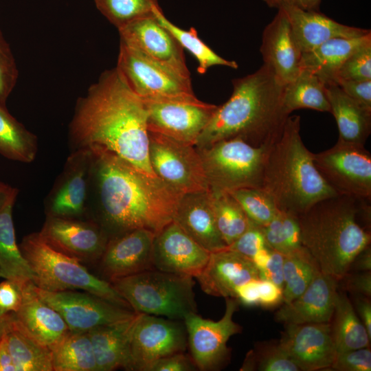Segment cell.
Segmentation results:
<instances>
[{
  "instance_id": "cell-41",
  "label": "cell",
  "mask_w": 371,
  "mask_h": 371,
  "mask_svg": "<svg viewBox=\"0 0 371 371\" xmlns=\"http://www.w3.org/2000/svg\"><path fill=\"white\" fill-rule=\"evenodd\" d=\"M243 371H300L283 349L280 341L258 343L246 355Z\"/></svg>"
},
{
  "instance_id": "cell-36",
  "label": "cell",
  "mask_w": 371,
  "mask_h": 371,
  "mask_svg": "<svg viewBox=\"0 0 371 371\" xmlns=\"http://www.w3.org/2000/svg\"><path fill=\"white\" fill-rule=\"evenodd\" d=\"M37 138L0 104V153L8 159L30 163L37 153Z\"/></svg>"
},
{
  "instance_id": "cell-42",
  "label": "cell",
  "mask_w": 371,
  "mask_h": 371,
  "mask_svg": "<svg viewBox=\"0 0 371 371\" xmlns=\"http://www.w3.org/2000/svg\"><path fill=\"white\" fill-rule=\"evenodd\" d=\"M99 11L117 30L137 19L155 15L158 0H95Z\"/></svg>"
},
{
  "instance_id": "cell-12",
  "label": "cell",
  "mask_w": 371,
  "mask_h": 371,
  "mask_svg": "<svg viewBox=\"0 0 371 371\" xmlns=\"http://www.w3.org/2000/svg\"><path fill=\"white\" fill-rule=\"evenodd\" d=\"M314 164L338 194L371 200V154L363 145L339 139L331 148L313 153Z\"/></svg>"
},
{
  "instance_id": "cell-57",
  "label": "cell",
  "mask_w": 371,
  "mask_h": 371,
  "mask_svg": "<svg viewBox=\"0 0 371 371\" xmlns=\"http://www.w3.org/2000/svg\"><path fill=\"white\" fill-rule=\"evenodd\" d=\"M371 271V248L370 245L362 250L351 263L350 271ZM348 271V272H349Z\"/></svg>"
},
{
  "instance_id": "cell-50",
  "label": "cell",
  "mask_w": 371,
  "mask_h": 371,
  "mask_svg": "<svg viewBox=\"0 0 371 371\" xmlns=\"http://www.w3.org/2000/svg\"><path fill=\"white\" fill-rule=\"evenodd\" d=\"M22 300L21 286L8 279L0 282V315L16 313Z\"/></svg>"
},
{
  "instance_id": "cell-5",
  "label": "cell",
  "mask_w": 371,
  "mask_h": 371,
  "mask_svg": "<svg viewBox=\"0 0 371 371\" xmlns=\"http://www.w3.org/2000/svg\"><path fill=\"white\" fill-rule=\"evenodd\" d=\"M260 188L282 212L298 216L319 201L337 195L317 170L300 136V117L289 115L278 140L269 146Z\"/></svg>"
},
{
  "instance_id": "cell-23",
  "label": "cell",
  "mask_w": 371,
  "mask_h": 371,
  "mask_svg": "<svg viewBox=\"0 0 371 371\" xmlns=\"http://www.w3.org/2000/svg\"><path fill=\"white\" fill-rule=\"evenodd\" d=\"M260 50L263 64L282 84L290 82L301 71L302 53L283 10L278 9L276 15L265 27Z\"/></svg>"
},
{
  "instance_id": "cell-9",
  "label": "cell",
  "mask_w": 371,
  "mask_h": 371,
  "mask_svg": "<svg viewBox=\"0 0 371 371\" xmlns=\"http://www.w3.org/2000/svg\"><path fill=\"white\" fill-rule=\"evenodd\" d=\"M116 67L131 89L144 101L197 103L191 79L146 57L120 41Z\"/></svg>"
},
{
  "instance_id": "cell-45",
  "label": "cell",
  "mask_w": 371,
  "mask_h": 371,
  "mask_svg": "<svg viewBox=\"0 0 371 371\" xmlns=\"http://www.w3.org/2000/svg\"><path fill=\"white\" fill-rule=\"evenodd\" d=\"M19 71L8 43L0 30V104L5 102L16 83Z\"/></svg>"
},
{
  "instance_id": "cell-16",
  "label": "cell",
  "mask_w": 371,
  "mask_h": 371,
  "mask_svg": "<svg viewBox=\"0 0 371 371\" xmlns=\"http://www.w3.org/2000/svg\"><path fill=\"white\" fill-rule=\"evenodd\" d=\"M39 234L55 249L80 261L99 260L109 239L93 222L55 216H47Z\"/></svg>"
},
{
  "instance_id": "cell-2",
  "label": "cell",
  "mask_w": 371,
  "mask_h": 371,
  "mask_svg": "<svg viewBox=\"0 0 371 371\" xmlns=\"http://www.w3.org/2000/svg\"><path fill=\"white\" fill-rule=\"evenodd\" d=\"M89 150L93 156L91 179L97 187L102 227L107 234L109 230L113 237L136 229L156 234L173 221L182 194L113 153Z\"/></svg>"
},
{
  "instance_id": "cell-10",
  "label": "cell",
  "mask_w": 371,
  "mask_h": 371,
  "mask_svg": "<svg viewBox=\"0 0 371 371\" xmlns=\"http://www.w3.org/2000/svg\"><path fill=\"white\" fill-rule=\"evenodd\" d=\"M148 157L157 177L182 194L210 191L197 148L148 131Z\"/></svg>"
},
{
  "instance_id": "cell-48",
  "label": "cell",
  "mask_w": 371,
  "mask_h": 371,
  "mask_svg": "<svg viewBox=\"0 0 371 371\" xmlns=\"http://www.w3.org/2000/svg\"><path fill=\"white\" fill-rule=\"evenodd\" d=\"M336 84L350 98L371 111V80H339Z\"/></svg>"
},
{
  "instance_id": "cell-20",
  "label": "cell",
  "mask_w": 371,
  "mask_h": 371,
  "mask_svg": "<svg viewBox=\"0 0 371 371\" xmlns=\"http://www.w3.org/2000/svg\"><path fill=\"white\" fill-rule=\"evenodd\" d=\"M279 341L302 371L329 370L337 354L330 322L286 324Z\"/></svg>"
},
{
  "instance_id": "cell-1",
  "label": "cell",
  "mask_w": 371,
  "mask_h": 371,
  "mask_svg": "<svg viewBox=\"0 0 371 371\" xmlns=\"http://www.w3.org/2000/svg\"><path fill=\"white\" fill-rule=\"evenodd\" d=\"M148 113L144 101L115 67L105 70L78 98L69 124L76 149L113 153L150 177Z\"/></svg>"
},
{
  "instance_id": "cell-46",
  "label": "cell",
  "mask_w": 371,
  "mask_h": 371,
  "mask_svg": "<svg viewBox=\"0 0 371 371\" xmlns=\"http://www.w3.org/2000/svg\"><path fill=\"white\" fill-rule=\"evenodd\" d=\"M370 371L371 350L370 347L338 352L329 370Z\"/></svg>"
},
{
  "instance_id": "cell-8",
  "label": "cell",
  "mask_w": 371,
  "mask_h": 371,
  "mask_svg": "<svg viewBox=\"0 0 371 371\" xmlns=\"http://www.w3.org/2000/svg\"><path fill=\"white\" fill-rule=\"evenodd\" d=\"M267 147H255L239 137L197 148L212 192L230 193L245 188H260Z\"/></svg>"
},
{
  "instance_id": "cell-47",
  "label": "cell",
  "mask_w": 371,
  "mask_h": 371,
  "mask_svg": "<svg viewBox=\"0 0 371 371\" xmlns=\"http://www.w3.org/2000/svg\"><path fill=\"white\" fill-rule=\"evenodd\" d=\"M268 247L260 227L250 221L247 229L227 248L251 260L258 252Z\"/></svg>"
},
{
  "instance_id": "cell-27",
  "label": "cell",
  "mask_w": 371,
  "mask_h": 371,
  "mask_svg": "<svg viewBox=\"0 0 371 371\" xmlns=\"http://www.w3.org/2000/svg\"><path fill=\"white\" fill-rule=\"evenodd\" d=\"M279 9L285 12L302 53L308 52L333 38L358 37L371 32L338 23L319 11L304 10L291 6Z\"/></svg>"
},
{
  "instance_id": "cell-59",
  "label": "cell",
  "mask_w": 371,
  "mask_h": 371,
  "mask_svg": "<svg viewBox=\"0 0 371 371\" xmlns=\"http://www.w3.org/2000/svg\"><path fill=\"white\" fill-rule=\"evenodd\" d=\"M14 188H12L0 181V208L6 201Z\"/></svg>"
},
{
  "instance_id": "cell-54",
  "label": "cell",
  "mask_w": 371,
  "mask_h": 371,
  "mask_svg": "<svg viewBox=\"0 0 371 371\" xmlns=\"http://www.w3.org/2000/svg\"><path fill=\"white\" fill-rule=\"evenodd\" d=\"M259 282L260 279H255L239 286L236 289L235 299L247 306H258Z\"/></svg>"
},
{
  "instance_id": "cell-33",
  "label": "cell",
  "mask_w": 371,
  "mask_h": 371,
  "mask_svg": "<svg viewBox=\"0 0 371 371\" xmlns=\"http://www.w3.org/2000/svg\"><path fill=\"white\" fill-rule=\"evenodd\" d=\"M333 340L337 353L370 347L371 338L347 295L337 292L330 321Z\"/></svg>"
},
{
  "instance_id": "cell-56",
  "label": "cell",
  "mask_w": 371,
  "mask_h": 371,
  "mask_svg": "<svg viewBox=\"0 0 371 371\" xmlns=\"http://www.w3.org/2000/svg\"><path fill=\"white\" fill-rule=\"evenodd\" d=\"M269 7L279 9L291 6L308 11H319L322 0H262Z\"/></svg>"
},
{
  "instance_id": "cell-34",
  "label": "cell",
  "mask_w": 371,
  "mask_h": 371,
  "mask_svg": "<svg viewBox=\"0 0 371 371\" xmlns=\"http://www.w3.org/2000/svg\"><path fill=\"white\" fill-rule=\"evenodd\" d=\"M283 101L289 114L300 109L330 112L326 83L306 69H302L295 79L285 85Z\"/></svg>"
},
{
  "instance_id": "cell-40",
  "label": "cell",
  "mask_w": 371,
  "mask_h": 371,
  "mask_svg": "<svg viewBox=\"0 0 371 371\" xmlns=\"http://www.w3.org/2000/svg\"><path fill=\"white\" fill-rule=\"evenodd\" d=\"M260 228L269 247L284 256L302 247L298 218L293 214L279 210Z\"/></svg>"
},
{
  "instance_id": "cell-38",
  "label": "cell",
  "mask_w": 371,
  "mask_h": 371,
  "mask_svg": "<svg viewBox=\"0 0 371 371\" xmlns=\"http://www.w3.org/2000/svg\"><path fill=\"white\" fill-rule=\"evenodd\" d=\"M155 15L159 23L172 35L180 45L196 58L199 64L197 71L200 74H205L210 67L216 65L238 68L236 62L223 58L207 45L199 37L194 27L188 30L179 27L165 16L161 8L156 10Z\"/></svg>"
},
{
  "instance_id": "cell-58",
  "label": "cell",
  "mask_w": 371,
  "mask_h": 371,
  "mask_svg": "<svg viewBox=\"0 0 371 371\" xmlns=\"http://www.w3.org/2000/svg\"><path fill=\"white\" fill-rule=\"evenodd\" d=\"M0 371H16L3 336L0 341Z\"/></svg>"
},
{
  "instance_id": "cell-7",
  "label": "cell",
  "mask_w": 371,
  "mask_h": 371,
  "mask_svg": "<svg viewBox=\"0 0 371 371\" xmlns=\"http://www.w3.org/2000/svg\"><path fill=\"white\" fill-rule=\"evenodd\" d=\"M111 283L137 313L183 321L196 313L192 276L153 269Z\"/></svg>"
},
{
  "instance_id": "cell-37",
  "label": "cell",
  "mask_w": 371,
  "mask_h": 371,
  "mask_svg": "<svg viewBox=\"0 0 371 371\" xmlns=\"http://www.w3.org/2000/svg\"><path fill=\"white\" fill-rule=\"evenodd\" d=\"M320 271L315 259L303 246L284 256L283 303L300 295Z\"/></svg>"
},
{
  "instance_id": "cell-15",
  "label": "cell",
  "mask_w": 371,
  "mask_h": 371,
  "mask_svg": "<svg viewBox=\"0 0 371 371\" xmlns=\"http://www.w3.org/2000/svg\"><path fill=\"white\" fill-rule=\"evenodd\" d=\"M147 128L186 144L194 146L218 106L201 101L147 102Z\"/></svg>"
},
{
  "instance_id": "cell-14",
  "label": "cell",
  "mask_w": 371,
  "mask_h": 371,
  "mask_svg": "<svg viewBox=\"0 0 371 371\" xmlns=\"http://www.w3.org/2000/svg\"><path fill=\"white\" fill-rule=\"evenodd\" d=\"M34 289L62 316L73 333H86L99 326L129 319L137 313L89 293L73 290L49 291L35 284Z\"/></svg>"
},
{
  "instance_id": "cell-24",
  "label": "cell",
  "mask_w": 371,
  "mask_h": 371,
  "mask_svg": "<svg viewBox=\"0 0 371 371\" xmlns=\"http://www.w3.org/2000/svg\"><path fill=\"white\" fill-rule=\"evenodd\" d=\"M339 280L322 271L297 298L276 312V321L286 324L330 322Z\"/></svg>"
},
{
  "instance_id": "cell-55",
  "label": "cell",
  "mask_w": 371,
  "mask_h": 371,
  "mask_svg": "<svg viewBox=\"0 0 371 371\" xmlns=\"http://www.w3.org/2000/svg\"><path fill=\"white\" fill-rule=\"evenodd\" d=\"M354 308L371 338V302L370 297L354 295Z\"/></svg>"
},
{
  "instance_id": "cell-31",
  "label": "cell",
  "mask_w": 371,
  "mask_h": 371,
  "mask_svg": "<svg viewBox=\"0 0 371 371\" xmlns=\"http://www.w3.org/2000/svg\"><path fill=\"white\" fill-rule=\"evenodd\" d=\"M18 192L14 188L0 208V269L5 279L22 286L33 282L34 273L16 241L12 210Z\"/></svg>"
},
{
  "instance_id": "cell-3",
  "label": "cell",
  "mask_w": 371,
  "mask_h": 371,
  "mask_svg": "<svg viewBox=\"0 0 371 371\" xmlns=\"http://www.w3.org/2000/svg\"><path fill=\"white\" fill-rule=\"evenodd\" d=\"M233 92L218 106L194 146L203 148L239 137L255 147H267L280 137L290 114L284 106L282 84L265 65L232 80Z\"/></svg>"
},
{
  "instance_id": "cell-22",
  "label": "cell",
  "mask_w": 371,
  "mask_h": 371,
  "mask_svg": "<svg viewBox=\"0 0 371 371\" xmlns=\"http://www.w3.org/2000/svg\"><path fill=\"white\" fill-rule=\"evenodd\" d=\"M195 278L206 294L225 298H235L239 286L260 279L250 259L227 247L211 252L206 266Z\"/></svg>"
},
{
  "instance_id": "cell-53",
  "label": "cell",
  "mask_w": 371,
  "mask_h": 371,
  "mask_svg": "<svg viewBox=\"0 0 371 371\" xmlns=\"http://www.w3.org/2000/svg\"><path fill=\"white\" fill-rule=\"evenodd\" d=\"M283 303V289L274 283L260 279L259 282V306L266 308H274Z\"/></svg>"
},
{
  "instance_id": "cell-35",
  "label": "cell",
  "mask_w": 371,
  "mask_h": 371,
  "mask_svg": "<svg viewBox=\"0 0 371 371\" xmlns=\"http://www.w3.org/2000/svg\"><path fill=\"white\" fill-rule=\"evenodd\" d=\"M53 371H97L87 333L69 332L51 349Z\"/></svg>"
},
{
  "instance_id": "cell-25",
  "label": "cell",
  "mask_w": 371,
  "mask_h": 371,
  "mask_svg": "<svg viewBox=\"0 0 371 371\" xmlns=\"http://www.w3.org/2000/svg\"><path fill=\"white\" fill-rule=\"evenodd\" d=\"M22 300L14 319L17 326L41 344L51 349L70 330L62 316L43 301L29 281L21 286Z\"/></svg>"
},
{
  "instance_id": "cell-19",
  "label": "cell",
  "mask_w": 371,
  "mask_h": 371,
  "mask_svg": "<svg viewBox=\"0 0 371 371\" xmlns=\"http://www.w3.org/2000/svg\"><path fill=\"white\" fill-rule=\"evenodd\" d=\"M210 253L172 221L155 235L153 269L195 278L206 266Z\"/></svg>"
},
{
  "instance_id": "cell-51",
  "label": "cell",
  "mask_w": 371,
  "mask_h": 371,
  "mask_svg": "<svg viewBox=\"0 0 371 371\" xmlns=\"http://www.w3.org/2000/svg\"><path fill=\"white\" fill-rule=\"evenodd\" d=\"M345 290L353 295H361L371 297V271L348 272L341 280Z\"/></svg>"
},
{
  "instance_id": "cell-29",
  "label": "cell",
  "mask_w": 371,
  "mask_h": 371,
  "mask_svg": "<svg viewBox=\"0 0 371 371\" xmlns=\"http://www.w3.org/2000/svg\"><path fill=\"white\" fill-rule=\"evenodd\" d=\"M371 42V32L352 38H333L302 54L301 69L308 70L326 84L335 83L337 72L355 50Z\"/></svg>"
},
{
  "instance_id": "cell-39",
  "label": "cell",
  "mask_w": 371,
  "mask_h": 371,
  "mask_svg": "<svg viewBox=\"0 0 371 371\" xmlns=\"http://www.w3.org/2000/svg\"><path fill=\"white\" fill-rule=\"evenodd\" d=\"M210 194L216 224L227 247L247 229L250 221L230 193Z\"/></svg>"
},
{
  "instance_id": "cell-44",
  "label": "cell",
  "mask_w": 371,
  "mask_h": 371,
  "mask_svg": "<svg viewBox=\"0 0 371 371\" xmlns=\"http://www.w3.org/2000/svg\"><path fill=\"white\" fill-rule=\"evenodd\" d=\"M339 80H371V42L352 52L339 68Z\"/></svg>"
},
{
  "instance_id": "cell-4",
  "label": "cell",
  "mask_w": 371,
  "mask_h": 371,
  "mask_svg": "<svg viewBox=\"0 0 371 371\" xmlns=\"http://www.w3.org/2000/svg\"><path fill=\"white\" fill-rule=\"evenodd\" d=\"M370 201L337 194L322 199L298 216L301 243L325 274L341 280L355 258L370 245L359 218L370 222Z\"/></svg>"
},
{
  "instance_id": "cell-32",
  "label": "cell",
  "mask_w": 371,
  "mask_h": 371,
  "mask_svg": "<svg viewBox=\"0 0 371 371\" xmlns=\"http://www.w3.org/2000/svg\"><path fill=\"white\" fill-rule=\"evenodd\" d=\"M3 338L16 371H53L50 349L23 331L13 313H8Z\"/></svg>"
},
{
  "instance_id": "cell-30",
  "label": "cell",
  "mask_w": 371,
  "mask_h": 371,
  "mask_svg": "<svg viewBox=\"0 0 371 371\" xmlns=\"http://www.w3.org/2000/svg\"><path fill=\"white\" fill-rule=\"evenodd\" d=\"M137 313L132 317L97 326L86 332L91 340L97 371L124 368L129 335Z\"/></svg>"
},
{
  "instance_id": "cell-13",
  "label": "cell",
  "mask_w": 371,
  "mask_h": 371,
  "mask_svg": "<svg viewBox=\"0 0 371 371\" xmlns=\"http://www.w3.org/2000/svg\"><path fill=\"white\" fill-rule=\"evenodd\" d=\"M225 311L218 321L205 319L191 313L183 319L190 357L199 370H215L226 361L229 354L227 343L241 326L233 320L238 306L234 297H225Z\"/></svg>"
},
{
  "instance_id": "cell-6",
  "label": "cell",
  "mask_w": 371,
  "mask_h": 371,
  "mask_svg": "<svg viewBox=\"0 0 371 371\" xmlns=\"http://www.w3.org/2000/svg\"><path fill=\"white\" fill-rule=\"evenodd\" d=\"M19 248L34 273L33 282L37 287L49 291L81 289L133 310L111 282L91 273L79 260L55 249L39 232L25 236Z\"/></svg>"
},
{
  "instance_id": "cell-43",
  "label": "cell",
  "mask_w": 371,
  "mask_h": 371,
  "mask_svg": "<svg viewBox=\"0 0 371 371\" xmlns=\"http://www.w3.org/2000/svg\"><path fill=\"white\" fill-rule=\"evenodd\" d=\"M230 194L249 220L260 227L269 223L279 212L271 198L261 188H245Z\"/></svg>"
},
{
  "instance_id": "cell-60",
  "label": "cell",
  "mask_w": 371,
  "mask_h": 371,
  "mask_svg": "<svg viewBox=\"0 0 371 371\" xmlns=\"http://www.w3.org/2000/svg\"><path fill=\"white\" fill-rule=\"evenodd\" d=\"M8 313L4 315H0V341L5 330L8 320Z\"/></svg>"
},
{
  "instance_id": "cell-11",
  "label": "cell",
  "mask_w": 371,
  "mask_h": 371,
  "mask_svg": "<svg viewBox=\"0 0 371 371\" xmlns=\"http://www.w3.org/2000/svg\"><path fill=\"white\" fill-rule=\"evenodd\" d=\"M187 346L186 327L179 320L137 313L128 337L124 369L148 371L155 361L184 352Z\"/></svg>"
},
{
  "instance_id": "cell-17",
  "label": "cell",
  "mask_w": 371,
  "mask_h": 371,
  "mask_svg": "<svg viewBox=\"0 0 371 371\" xmlns=\"http://www.w3.org/2000/svg\"><path fill=\"white\" fill-rule=\"evenodd\" d=\"M118 32L120 41L179 76L191 79L183 48L159 23L155 15L134 21Z\"/></svg>"
},
{
  "instance_id": "cell-26",
  "label": "cell",
  "mask_w": 371,
  "mask_h": 371,
  "mask_svg": "<svg viewBox=\"0 0 371 371\" xmlns=\"http://www.w3.org/2000/svg\"><path fill=\"white\" fill-rule=\"evenodd\" d=\"M173 221L210 252L227 247L216 224L210 191L183 194Z\"/></svg>"
},
{
  "instance_id": "cell-49",
  "label": "cell",
  "mask_w": 371,
  "mask_h": 371,
  "mask_svg": "<svg viewBox=\"0 0 371 371\" xmlns=\"http://www.w3.org/2000/svg\"><path fill=\"white\" fill-rule=\"evenodd\" d=\"M198 370L190 356L184 352L172 354L153 363L148 371H193Z\"/></svg>"
},
{
  "instance_id": "cell-61",
  "label": "cell",
  "mask_w": 371,
  "mask_h": 371,
  "mask_svg": "<svg viewBox=\"0 0 371 371\" xmlns=\"http://www.w3.org/2000/svg\"><path fill=\"white\" fill-rule=\"evenodd\" d=\"M0 278L5 279V275L1 269H0Z\"/></svg>"
},
{
  "instance_id": "cell-21",
  "label": "cell",
  "mask_w": 371,
  "mask_h": 371,
  "mask_svg": "<svg viewBox=\"0 0 371 371\" xmlns=\"http://www.w3.org/2000/svg\"><path fill=\"white\" fill-rule=\"evenodd\" d=\"M155 235L147 229H136L109 239L99 261L100 269L109 282L153 269Z\"/></svg>"
},
{
  "instance_id": "cell-18",
  "label": "cell",
  "mask_w": 371,
  "mask_h": 371,
  "mask_svg": "<svg viewBox=\"0 0 371 371\" xmlns=\"http://www.w3.org/2000/svg\"><path fill=\"white\" fill-rule=\"evenodd\" d=\"M93 156L78 148L68 157L64 170L47 199V216L74 218L85 211L91 181Z\"/></svg>"
},
{
  "instance_id": "cell-28",
  "label": "cell",
  "mask_w": 371,
  "mask_h": 371,
  "mask_svg": "<svg viewBox=\"0 0 371 371\" xmlns=\"http://www.w3.org/2000/svg\"><path fill=\"white\" fill-rule=\"evenodd\" d=\"M330 112L336 121L339 140L364 146L371 133V111L347 95L333 82L326 84Z\"/></svg>"
},
{
  "instance_id": "cell-52",
  "label": "cell",
  "mask_w": 371,
  "mask_h": 371,
  "mask_svg": "<svg viewBox=\"0 0 371 371\" xmlns=\"http://www.w3.org/2000/svg\"><path fill=\"white\" fill-rule=\"evenodd\" d=\"M284 255L272 249L266 265L262 269L258 271L259 278L270 281L283 289L284 285Z\"/></svg>"
}]
</instances>
